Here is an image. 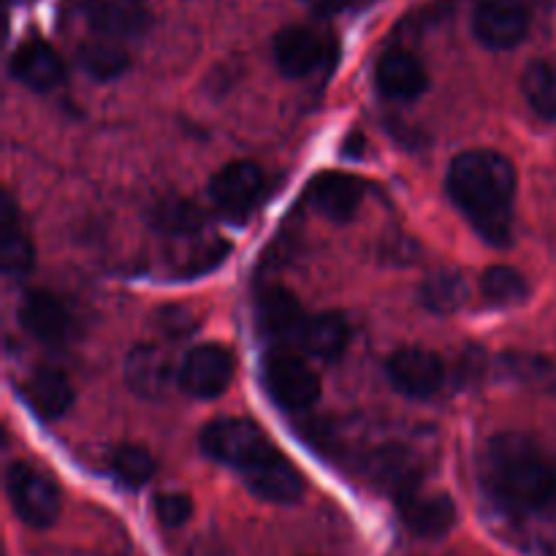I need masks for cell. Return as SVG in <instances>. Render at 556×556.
<instances>
[{
  "label": "cell",
  "mask_w": 556,
  "mask_h": 556,
  "mask_svg": "<svg viewBox=\"0 0 556 556\" xmlns=\"http://www.w3.org/2000/svg\"><path fill=\"white\" fill-rule=\"evenodd\" d=\"M391 386L413 400L434 396L445 383V364L438 353L427 348H402L386 362Z\"/></svg>",
  "instance_id": "8fae6325"
},
{
  "label": "cell",
  "mask_w": 556,
  "mask_h": 556,
  "mask_svg": "<svg viewBox=\"0 0 556 556\" xmlns=\"http://www.w3.org/2000/svg\"><path fill=\"white\" fill-rule=\"evenodd\" d=\"M315 14H345V11H356L369 5L372 0H304Z\"/></svg>",
  "instance_id": "f546056e"
},
{
  "label": "cell",
  "mask_w": 556,
  "mask_h": 556,
  "mask_svg": "<svg viewBox=\"0 0 556 556\" xmlns=\"http://www.w3.org/2000/svg\"><path fill=\"white\" fill-rule=\"evenodd\" d=\"M334 54L329 33L313 25L282 27L275 38V63L291 79H304L324 68Z\"/></svg>",
  "instance_id": "52a82bcc"
},
{
  "label": "cell",
  "mask_w": 556,
  "mask_h": 556,
  "mask_svg": "<svg viewBox=\"0 0 556 556\" xmlns=\"http://www.w3.org/2000/svg\"><path fill=\"white\" fill-rule=\"evenodd\" d=\"M448 193L462 215L492 244H508L516 168L497 150H467L451 161Z\"/></svg>",
  "instance_id": "6da1fadb"
},
{
  "label": "cell",
  "mask_w": 556,
  "mask_h": 556,
  "mask_svg": "<svg viewBox=\"0 0 556 556\" xmlns=\"http://www.w3.org/2000/svg\"><path fill=\"white\" fill-rule=\"evenodd\" d=\"M304 318L307 315H304L299 299L291 291H286V288H266L258 296V302H255L258 329L266 337H275V340H286V337L296 340Z\"/></svg>",
  "instance_id": "d6986e66"
},
{
  "label": "cell",
  "mask_w": 556,
  "mask_h": 556,
  "mask_svg": "<svg viewBox=\"0 0 556 556\" xmlns=\"http://www.w3.org/2000/svg\"><path fill=\"white\" fill-rule=\"evenodd\" d=\"M266 188L264 168L253 161H233L226 163L220 172L212 177L210 195L217 210L233 223L248 220L250 212L261 201Z\"/></svg>",
  "instance_id": "8992f818"
},
{
  "label": "cell",
  "mask_w": 556,
  "mask_h": 556,
  "mask_svg": "<svg viewBox=\"0 0 556 556\" xmlns=\"http://www.w3.org/2000/svg\"><path fill=\"white\" fill-rule=\"evenodd\" d=\"M396 500H400L402 521L418 538H443L454 530L456 505L448 494H421L418 489H410Z\"/></svg>",
  "instance_id": "5bb4252c"
},
{
  "label": "cell",
  "mask_w": 556,
  "mask_h": 556,
  "mask_svg": "<svg viewBox=\"0 0 556 556\" xmlns=\"http://www.w3.org/2000/svg\"><path fill=\"white\" fill-rule=\"evenodd\" d=\"M25 402L30 410L43 421H54V418L65 416L68 407L74 405V389H71L68 378L58 369H38L22 386Z\"/></svg>",
  "instance_id": "ffe728a7"
},
{
  "label": "cell",
  "mask_w": 556,
  "mask_h": 556,
  "mask_svg": "<svg viewBox=\"0 0 556 556\" xmlns=\"http://www.w3.org/2000/svg\"><path fill=\"white\" fill-rule=\"evenodd\" d=\"M472 33L489 49H514L530 33V9L521 0H478Z\"/></svg>",
  "instance_id": "ba28073f"
},
{
  "label": "cell",
  "mask_w": 556,
  "mask_h": 556,
  "mask_svg": "<svg viewBox=\"0 0 556 556\" xmlns=\"http://www.w3.org/2000/svg\"><path fill=\"white\" fill-rule=\"evenodd\" d=\"M481 291L492 304L510 307V304L525 302L530 286H527V277L514 266H489L481 277Z\"/></svg>",
  "instance_id": "cb8c5ba5"
},
{
  "label": "cell",
  "mask_w": 556,
  "mask_h": 556,
  "mask_svg": "<svg viewBox=\"0 0 556 556\" xmlns=\"http://www.w3.org/2000/svg\"><path fill=\"white\" fill-rule=\"evenodd\" d=\"M378 90L391 101H413L429 87V74L421 60L407 49H389L375 65Z\"/></svg>",
  "instance_id": "4fadbf2b"
},
{
  "label": "cell",
  "mask_w": 556,
  "mask_h": 556,
  "mask_svg": "<svg viewBox=\"0 0 556 556\" xmlns=\"http://www.w3.org/2000/svg\"><path fill=\"white\" fill-rule=\"evenodd\" d=\"M264 386L286 410H307L320 396V378L296 353H271L264 362Z\"/></svg>",
  "instance_id": "5b68a950"
},
{
  "label": "cell",
  "mask_w": 556,
  "mask_h": 556,
  "mask_svg": "<svg viewBox=\"0 0 556 556\" xmlns=\"http://www.w3.org/2000/svg\"><path fill=\"white\" fill-rule=\"evenodd\" d=\"M424 304L434 313H456L470 296L467 280L459 271H438L424 282Z\"/></svg>",
  "instance_id": "d4e9b609"
},
{
  "label": "cell",
  "mask_w": 556,
  "mask_h": 556,
  "mask_svg": "<svg viewBox=\"0 0 556 556\" xmlns=\"http://www.w3.org/2000/svg\"><path fill=\"white\" fill-rule=\"evenodd\" d=\"M134 11H125L119 9V5H112V3H101L96 11H92V25H96V30L101 33V36H123V33L134 30Z\"/></svg>",
  "instance_id": "83f0119b"
},
{
  "label": "cell",
  "mask_w": 556,
  "mask_h": 556,
  "mask_svg": "<svg viewBox=\"0 0 556 556\" xmlns=\"http://www.w3.org/2000/svg\"><path fill=\"white\" fill-rule=\"evenodd\" d=\"M125 380L128 389L144 400H157L174 383V362L163 348L141 342L125 358Z\"/></svg>",
  "instance_id": "9a60e30c"
},
{
  "label": "cell",
  "mask_w": 556,
  "mask_h": 556,
  "mask_svg": "<svg viewBox=\"0 0 556 556\" xmlns=\"http://www.w3.org/2000/svg\"><path fill=\"white\" fill-rule=\"evenodd\" d=\"M242 478L250 492L266 503L288 505L296 503L304 494V478L299 476L293 462L286 459L275 445H269L264 454H258L248 467H242Z\"/></svg>",
  "instance_id": "9c48e42d"
},
{
  "label": "cell",
  "mask_w": 556,
  "mask_h": 556,
  "mask_svg": "<svg viewBox=\"0 0 556 556\" xmlns=\"http://www.w3.org/2000/svg\"><path fill=\"white\" fill-rule=\"evenodd\" d=\"M5 492H9L11 508L20 516V521H25L27 527H36V530L52 527L58 521L60 508H63L58 483L47 472L36 470L25 462H14L5 470Z\"/></svg>",
  "instance_id": "3957f363"
},
{
  "label": "cell",
  "mask_w": 556,
  "mask_h": 556,
  "mask_svg": "<svg viewBox=\"0 0 556 556\" xmlns=\"http://www.w3.org/2000/svg\"><path fill=\"white\" fill-rule=\"evenodd\" d=\"M307 201L326 220L348 223L364 201V185L353 174L324 172L307 185Z\"/></svg>",
  "instance_id": "7c38bea8"
},
{
  "label": "cell",
  "mask_w": 556,
  "mask_h": 556,
  "mask_svg": "<svg viewBox=\"0 0 556 556\" xmlns=\"http://www.w3.org/2000/svg\"><path fill=\"white\" fill-rule=\"evenodd\" d=\"M521 92L541 117L556 119V60H532L521 74Z\"/></svg>",
  "instance_id": "7402d4cb"
},
{
  "label": "cell",
  "mask_w": 556,
  "mask_h": 556,
  "mask_svg": "<svg viewBox=\"0 0 556 556\" xmlns=\"http://www.w3.org/2000/svg\"><path fill=\"white\" fill-rule=\"evenodd\" d=\"M0 266L9 277H22L33 266V242L16 217L11 195H3V215H0Z\"/></svg>",
  "instance_id": "44dd1931"
},
{
  "label": "cell",
  "mask_w": 556,
  "mask_h": 556,
  "mask_svg": "<svg viewBox=\"0 0 556 556\" xmlns=\"http://www.w3.org/2000/svg\"><path fill=\"white\" fill-rule=\"evenodd\" d=\"M483 476L494 497L514 514H548L556 508V467L525 434L492 438L483 456Z\"/></svg>",
  "instance_id": "7a4b0ae2"
},
{
  "label": "cell",
  "mask_w": 556,
  "mask_h": 556,
  "mask_svg": "<svg viewBox=\"0 0 556 556\" xmlns=\"http://www.w3.org/2000/svg\"><path fill=\"white\" fill-rule=\"evenodd\" d=\"M152 508H155V516L161 525L182 527L188 525L190 516H193V500L182 492H163L157 494Z\"/></svg>",
  "instance_id": "4316f807"
},
{
  "label": "cell",
  "mask_w": 556,
  "mask_h": 556,
  "mask_svg": "<svg viewBox=\"0 0 556 556\" xmlns=\"http://www.w3.org/2000/svg\"><path fill=\"white\" fill-rule=\"evenodd\" d=\"M11 74L16 81H22L30 90H52L63 81L65 65L63 58L49 47L41 38H33V41L22 43L20 49L11 58Z\"/></svg>",
  "instance_id": "e0dca14e"
},
{
  "label": "cell",
  "mask_w": 556,
  "mask_h": 556,
  "mask_svg": "<svg viewBox=\"0 0 556 556\" xmlns=\"http://www.w3.org/2000/svg\"><path fill=\"white\" fill-rule=\"evenodd\" d=\"M182 391L199 400H215L231 386L233 356L223 345H199L182 358L177 369Z\"/></svg>",
  "instance_id": "30bf717a"
},
{
  "label": "cell",
  "mask_w": 556,
  "mask_h": 556,
  "mask_svg": "<svg viewBox=\"0 0 556 556\" xmlns=\"http://www.w3.org/2000/svg\"><path fill=\"white\" fill-rule=\"evenodd\" d=\"M112 472L123 486L139 489L155 476V459L144 445H119L112 454Z\"/></svg>",
  "instance_id": "484cf974"
},
{
  "label": "cell",
  "mask_w": 556,
  "mask_h": 556,
  "mask_svg": "<svg viewBox=\"0 0 556 556\" xmlns=\"http://www.w3.org/2000/svg\"><path fill=\"white\" fill-rule=\"evenodd\" d=\"M157 220H161V228H166L168 233H177V237H185V233H193L201 228L199 210H193L188 204H179V201H172L166 210H161Z\"/></svg>",
  "instance_id": "f1b7e54d"
},
{
  "label": "cell",
  "mask_w": 556,
  "mask_h": 556,
  "mask_svg": "<svg viewBox=\"0 0 556 556\" xmlns=\"http://www.w3.org/2000/svg\"><path fill=\"white\" fill-rule=\"evenodd\" d=\"M348 337H351V329H348L345 315L320 313L304 318L296 342L304 353L320 358V362H337L345 353Z\"/></svg>",
  "instance_id": "ac0fdd59"
},
{
  "label": "cell",
  "mask_w": 556,
  "mask_h": 556,
  "mask_svg": "<svg viewBox=\"0 0 556 556\" xmlns=\"http://www.w3.org/2000/svg\"><path fill=\"white\" fill-rule=\"evenodd\" d=\"M20 320L41 342H65L74 331V315L68 304L49 291H30L22 299Z\"/></svg>",
  "instance_id": "2e32d148"
},
{
  "label": "cell",
  "mask_w": 556,
  "mask_h": 556,
  "mask_svg": "<svg viewBox=\"0 0 556 556\" xmlns=\"http://www.w3.org/2000/svg\"><path fill=\"white\" fill-rule=\"evenodd\" d=\"M79 63L85 65L87 74H92L96 79H114V76L125 74V68L130 65L128 52L119 47L117 38L101 36L96 41H87L79 49Z\"/></svg>",
  "instance_id": "603a6c76"
},
{
  "label": "cell",
  "mask_w": 556,
  "mask_h": 556,
  "mask_svg": "<svg viewBox=\"0 0 556 556\" xmlns=\"http://www.w3.org/2000/svg\"><path fill=\"white\" fill-rule=\"evenodd\" d=\"M199 443L210 459L242 470L255 456L269 448L271 440L266 438L258 424L248 421V418H217V421L206 424Z\"/></svg>",
  "instance_id": "277c9868"
}]
</instances>
